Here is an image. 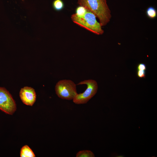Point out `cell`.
I'll return each mask as SVG.
<instances>
[{"mask_svg":"<svg viewBox=\"0 0 157 157\" xmlns=\"http://www.w3.org/2000/svg\"><path fill=\"white\" fill-rule=\"evenodd\" d=\"M77 3L93 13L99 19L102 27L110 21L111 15L106 0H78Z\"/></svg>","mask_w":157,"mask_h":157,"instance_id":"6da1fadb","label":"cell"},{"mask_svg":"<svg viewBox=\"0 0 157 157\" xmlns=\"http://www.w3.org/2000/svg\"><path fill=\"white\" fill-rule=\"evenodd\" d=\"M21 157H35V155L32 150L27 145H26L21 148L20 151Z\"/></svg>","mask_w":157,"mask_h":157,"instance_id":"52a82bcc","label":"cell"},{"mask_svg":"<svg viewBox=\"0 0 157 157\" xmlns=\"http://www.w3.org/2000/svg\"><path fill=\"white\" fill-rule=\"evenodd\" d=\"M137 75L139 78H145L146 76L145 70H137Z\"/></svg>","mask_w":157,"mask_h":157,"instance_id":"7c38bea8","label":"cell"},{"mask_svg":"<svg viewBox=\"0 0 157 157\" xmlns=\"http://www.w3.org/2000/svg\"><path fill=\"white\" fill-rule=\"evenodd\" d=\"M16 109V104L11 94L4 88L0 87V110L12 115Z\"/></svg>","mask_w":157,"mask_h":157,"instance_id":"5b68a950","label":"cell"},{"mask_svg":"<svg viewBox=\"0 0 157 157\" xmlns=\"http://www.w3.org/2000/svg\"><path fill=\"white\" fill-rule=\"evenodd\" d=\"M87 9L84 7L79 5L76 8L75 15L78 17L83 16L87 11Z\"/></svg>","mask_w":157,"mask_h":157,"instance_id":"8fae6325","label":"cell"},{"mask_svg":"<svg viewBox=\"0 0 157 157\" xmlns=\"http://www.w3.org/2000/svg\"><path fill=\"white\" fill-rule=\"evenodd\" d=\"M76 85L71 80H60L56 83L55 86L56 94L62 99L73 100L78 94Z\"/></svg>","mask_w":157,"mask_h":157,"instance_id":"3957f363","label":"cell"},{"mask_svg":"<svg viewBox=\"0 0 157 157\" xmlns=\"http://www.w3.org/2000/svg\"><path fill=\"white\" fill-rule=\"evenodd\" d=\"M96 17L93 13L87 9L83 17H78L74 13L71 16L74 23L95 34L101 35L104 31L99 22L97 21Z\"/></svg>","mask_w":157,"mask_h":157,"instance_id":"7a4b0ae2","label":"cell"},{"mask_svg":"<svg viewBox=\"0 0 157 157\" xmlns=\"http://www.w3.org/2000/svg\"><path fill=\"white\" fill-rule=\"evenodd\" d=\"M85 84L87 88L83 93L77 94L72 100L77 104L87 103L97 93L98 86L97 83L94 80L88 79L81 81L77 85Z\"/></svg>","mask_w":157,"mask_h":157,"instance_id":"277c9868","label":"cell"},{"mask_svg":"<svg viewBox=\"0 0 157 157\" xmlns=\"http://www.w3.org/2000/svg\"><path fill=\"white\" fill-rule=\"evenodd\" d=\"M52 6L55 10L59 11L63 9L64 4L62 0H54L52 3Z\"/></svg>","mask_w":157,"mask_h":157,"instance_id":"ba28073f","label":"cell"},{"mask_svg":"<svg viewBox=\"0 0 157 157\" xmlns=\"http://www.w3.org/2000/svg\"><path fill=\"white\" fill-rule=\"evenodd\" d=\"M147 15L151 19H154L157 16V11L156 9L152 6L148 7L146 11Z\"/></svg>","mask_w":157,"mask_h":157,"instance_id":"30bf717a","label":"cell"},{"mask_svg":"<svg viewBox=\"0 0 157 157\" xmlns=\"http://www.w3.org/2000/svg\"><path fill=\"white\" fill-rule=\"evenodd\" d=\"M76 157H94L93 152L89 150H83L78 152L76 154Z\"/></svg>","mask_w":157,"mask_h":157,"instance_id":"9c48e42d","label":"cell"},{"mask_svg":"<svg viewBox=\"0 0 157 157\" xmlns=\"http://www.w3.org/2000/svg\"><path fill=\"white\" fill-rule=\"evenodd\" d=\"M137 69V70H145L147 69V67L145 64L143 63H140L138 65Z\"/></svg>","mask_w":157,"mask_h":157,"instance_id":"4fadbf2b","label":"cell"},{"mask_svg":"<svg viewBox=\"0 0 157 157\" xmlns=\"http://www.w3.org/2000/svg\"><path fill=\"white\" fill-rule=\"evenodd\" d=\"M19 95L22 102L26 105L32 106L36 101V92L31 87L25 86L22 88Z\"/></svg>","mask_w":157,"mask_h":157,"instance_id":"8992f818","label":"cell"}]
</instances>
